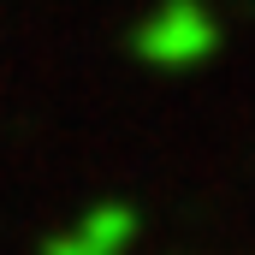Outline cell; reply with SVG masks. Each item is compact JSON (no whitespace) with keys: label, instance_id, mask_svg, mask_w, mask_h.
Listing matches in <instances>:
<instances>
[{"label":"cell","instance_id":"1","mask_svg":"<svg viewBox=\"0 0 255 255\" xmlns=\"http://www.w3.org/2000/svg\"><path fill=\"white\" fill-rule=\"evenodd\" d=\"M130 214H95V220H83V226H71L65 238L48 244V255H119L130 244Z\"/></svg>","mask_w":255,"mask_h":255}]
</instances>
